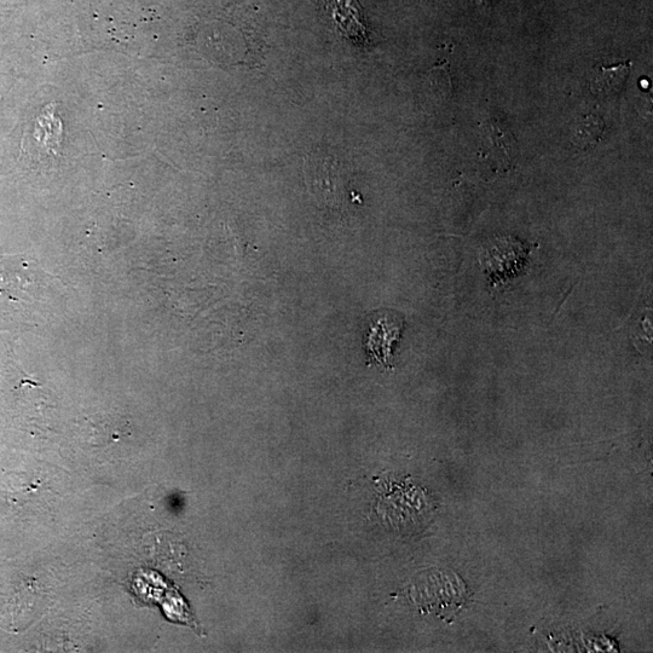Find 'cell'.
<instances>
[{
	"label": "cell",
	"mask_w": 653,
	"mask_h": 653,
	"mask_svg": "<svg viewBox=\"0 0 653 653\" xmlns=\"http://www.w3.org/2000/svg\"><path fill=\"white\" fill-rule=\"evenodd\" d=\"M629 69H631V62H624L610 68L598 67L594 72L591 84L593 94L599 97L617 94L626 83Z\"/></svg>",
	"instance_id": "obj_1"
},
{
	"label": "cell",
	"mask_w": 653,
	"mask_h": 653,
	"mask_svg": "<svg viewBox=\"0 0 653 653\" xmlns=\"http://www.w3.org/2000/svg\"><path fill=\"white\" fill-rule=\"evenodd\" d=\"M604 134L603 120L595 117V115H588L577 125L574 135L576 144L580 147H589L597 143Z\"/></svg>",
	"instance_id": "obj_2"
},
{
	"label": "cell",
	"mask_w": 653,
	"mask_h": 653,
	"mask_svg": "<svg viewBox=\"0 0 653 653\" xmlns=\"http://www.w3.org/2000/svg\"><path fill=\"white\" fill-rule=\"evenodd\" d=\"M478 2L482 4H489L490 2H493V0H478Z\"/></svg>",
	"instance_id": "obj_3"
}]
</instances>
